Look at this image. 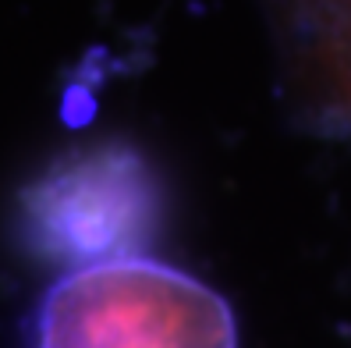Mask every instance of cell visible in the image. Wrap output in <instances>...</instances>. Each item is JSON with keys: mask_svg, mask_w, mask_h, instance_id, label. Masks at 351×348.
Here are the masks:
<instances>
[{"mask_svg": "<svg viewBox=\"0 0 351 348\" xmlns=\"http://www.w3.org/2000/svg\"><path fill=\"white\" fill-rule=\"evenodd\" d=\"M36 348H238L227 299L160 259H114L57 281Z\"/></svg>", "mask_w": 351, "mask_h": 348, "instance_id": "1", "label": "cell"}, {"mask_svg": "<svg viewBox=\"0 0 351 348\" xmlns=\"http://www.w3.org/2000/svg\"><path fill=\"white\" fill-rule=\"evenodd\" d=\"M167 196L135 142L103 139L57 156L18 199L22 245L57 267L132 259L160 235Z\"/></svg>", "mask_w": 351, "mask_h": 348, "instance_id": "2", "label": "cell"}, {"mask_svg": "<svg viewBox=\"0 0 351 348\" xmlns=\"http://www.w3.org/2000/svg\"><path fill=\"white\" fill-rule=\"evenodd\" d=\"M287 75L323 125L351 128V0H280Z\"/></svg>", "mask_w": 351, "mask_h": 348, "instance_id": "3", "label": "cell"}]
</instances>
